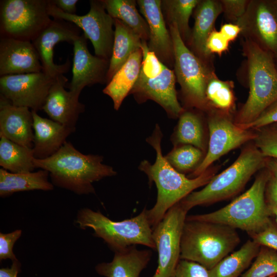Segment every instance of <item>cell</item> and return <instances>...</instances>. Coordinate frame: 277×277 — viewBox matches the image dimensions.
<instances>
[{
	"label": "cell",
	"instance_id": "obj_1",
	"mask_svg": "<svg viewBox=\"0 0 277 277\" xmlns=\"http://www.w3.org/2000/svg\"><path fill=\"white\" fill-rule=\"evenodd\" d=\"M241 45L245 60L237 71V78L249 91L234 123L243 128L277 100V67L273 57L253 42L242 37Z\"/></svg>",
	"mask_w": 277,
	"mask_h": 277
},
{
	"label": "cell",
	"instance_id": "obj_2",
	"mask_svg": "<svg viewBox=\"0 0 277 277\" xmlns=\"http://www.w3.org/2000/svg\"><path fill=\"white\" fill-rule=\"evenodd\" d=\"M163 133L160 126L156 124L152 133L146 141L156 152L153 164L143 160L138 169L145 173L149 184L156 185L157 195L156 203L147 209L148 218L153 228L163 219L167 211L180 202L195 189L206 185L213 177V171L207 170L199 176L190 179L176 170L162 154L161 142Z\"/></svg>",
	"mask_w": 277,
	"mask_h": 277
},
{
	"label": "cell",
	"instance_id": "obj_3",
	"mask_svg": "<svg viewBox=\"0 0 277 277\" xmlns=\"http://www.w3.org/2000/svg\"><path fill=\"white\" fill-rule=\"evenodd\" d=\"M103 162V156L83 154L67 141L51 156L33 160L35 168L49 172L53 184L78 194L94 193V182L116 174Z\"/></svg>",
	"mask_w": 277,
	"mask_h": 277
},
{
	"label": "cell",
	"instance_id": "obj_4",
	"mask_svg": "<svg viewBox=\"0 0 277 277\" xmlns=\"http://www.w3.org/2000/svg\"><path fill=\"white\" fill-rule=\"evenodd\" d=\"M240 242L239 235L234 228L186 219L181 236L180 259L200 264L209 270Z\"/></svg>",
	"mask_w": 277,
	"mask_h": 277
},
{
	"label": "cell",
	"instance_id": "obj_5",
	"mask_svg": "<svg viewBox=\"0 0 277 277\" xmlns=\"http://www.w3.org/2000/svg\"><path fill=\"white\" fill-rule=\"evenodd\" d=\"M271 176L261 173L251 187L224 207L208 213L186 216V220L224 224L246 231L249 235L264 229L271 222V211L265 200L266 185Z\"/></svg>",
	"mask_w": 277,
	"mask_h": 277
},
{
	"label": "cell",
	"instance_id": "obj_6",
	"mask_svg": "<svg viewBox=\"0 0 277 277\" xmlns=\"http://www.w3.org/2000/svg\"><path fill=\"white\" fill-rule=\"evenodd\" d=\"M265 159L256 146L245 148L231 165L214 176L204 188L192 192L180 203L189 211L196 206L209 205L231 197L266 165Z\"/></svg>",
	"mask_w": 277,
	"mask_h": 277
},
{
	"label": "cell",
	"instance_id": "obj_7",
	"mask_svg": "<svg viewBox=\"0 0 277 277\" xmlns=\"http://www.w3.org/2000/svg\"><path fill=\"white\" fill-rule=\"evenodd\" d=\"M76 223L83 229H92L114 252L136 245L156 249L146 208L136 216L121 221H112L100 211L85 208L78 212Z\"/></svg>",
	"mask_w": 277,
	"mask_h": 277
},
{
	"label": "cell",
	"instance_id": "obj_8",
	"mask_svg": "<svg viewBox=\"0 0 277 277\" xmlns=\"http://www.w3.org/2000/svg\"><path fill=\"white\" fill-rule=\"evenodd\" d=\"M143 60L138 78L131 91L138 103L148 100L160 105L172 118L179 117L184 110L180 105L175 89L173 70L150 51L147 43L142 42Z\"/></svg>",
	"mask_w": 277,
	"mask_h": 277
},
{
	"label": "cell",
	"instance_id": "obj_9",
	"mask_svg": "<svg viewBox=\"0 0 277 277\" xmlns=\"http://www.w3.org/2000/svg\"><path fill=\"white\" fill-rule=\"evenodd\" d=\"M174 48V73L186 106L207 112L205 90L208 80L215 72L196 56L181 38L175 24H169Z\"/></svg>",
	"mask_w": 277,
	"mask_h": 277
},
{
	"label": "cell",
	"instance_id": "obj_10",
	"mask_svg": "<svg viewBox=\"0 0 277 277\" xmlns=\"http://www.w3.org/2000/svg\"><path fill=\"white\" fill-rule=\"evenodd\" d=\"M49 0L0 1L1 37L32 42L52 19Z\"/></svg>",
	"mask_w": 277,
	"mask_h": 277
},
{
	"label": "cell",
	"instance_id": "obj_11",
	"mask_svg": "<svg viewBox=\"0 0 277 277\" xmlns=\"http://www.w3.org/2000/svg\"><path fill=\"white\" fill-rule=\"evenodd\" d=\"M90 6L87 14L79 15L63 12L49 0L48 12L53 18L62 19L77 26L91 42L95 55L110 60L114 43V19L101 1H90Z\"/></svg>",
	"mask_w": 277,
	"mask_h": 277
},
{
	"label": "cell",
	"instance_id": "obj_12",
	"mask_svg": "<svg viewBox=\"0 0 277 277\" xmlns=\"http://www.w3.org/2000/svg\"><path fill=\"white\" fill-rule=\"evenodd\" d=\"M187 210L180 202L171 207L152 228L158 252L157 267L152 277H171L181 260V241Z\"/></svg>",
	"mask_w": 277,
	"mask_h": 277
},
{
	"label": "cell",
	"instance_id": "obj_13",
	"mask_svg": "<svg viewBox=\"0 0 277 277\" xmlns=\"http://www.w3.org/2000/svg\"><path fill=\"white\" fill-rule=\"evenodd\" d=\"M208 113L209 142L207 152L196 169L189 175L196 177L220 157L245 143L254 140L256 134L233 122L229 114L211 109Z\"/></svg>",
	"mask_w": 277,
	"mask_h": 277
},
{
	"label": "cell",
	"instance_id": "obj_14",
	"mask_svg": "<svg viewBox=\"0 0 277 277\" xmlns=\"http://www.w3.org/2000/svg\"><path fill=\"white\" fill-rule=\"evenodd\" d=\"M235 24L240 36L270 53L277 64V0H250L244 15Z\"/></svg>",
	"mask_w": 277,
	"mask_h": 277
},
{
	"label": "cell",
	"instance_id": "obj_15",
	"mask_svg": "<svg viewBox=\"0 0 277 277\" xmlns=\"http://www.w3.org/2000/svg\"><path fill=\"white\" fill-rule=\"evenodd\" d=\"M55 80L43 72L2 76L0 94L15 106L37 112L42 109Z\"/></svg>",
	"mask_w": 277,
	"mask_h": 277
},
{
	"label": "cell",
	"instance_id": "obj_16",
	"mask_svg": "<svg viewBox=\"0 0 277 277\" xmlns=\"http://www.w3.org/2000/svg\"><path fill=\"white\" fill-rule=\"evenodd\" d=\"M81 35V29L74 24L62 19H52L32 42L38 54L42 72L54 80L64 76L70 68V62L67 60L64 64H55L53 62L54 47L61 42L73 44Z\"/></svg>",
	"mask_w": 277,
	"mask_h": 277
},
{
	"label": "cell",
	"instance_id": "obj_17",
	"mask_svg": "<svg viewBox=\"0 0 277 277\" xmlns=\"http://www.w3.org/2000/svg\"><path fill=\"white\" fill-rule=\"evenodd\" d=\"M87 39L82 34L73 43L72 76L68 87L80 94L86 86L107 84L109 60L92 55L87 48Z\"/></svg>",
	"mask_w": 277,
	"mask_h": 277
},
{
	"label": "cell",
	"instance_id": "obj_18",
	"mask_svg": "<svg viewBox=\"0 0 277 277\" xmlns=\"http://www.w3.org/2000/svg\"><path fill=\"white\" fill-rule=\"evenodd\" d=\"M136 3L148 25L149 38L147 46L149 50L168 67H173V44L169 30H167L166 26L162 1L138 0Z\"/></svg>",
	"mask_w": 277,
	"mask_h": 277
},
{
	"label": "cell",
	"instance_id": "obj_19",
	"mask_svg": "<svg viewBox=\"0 0 277 277\" xmlns=\"http://www.w3.org/2000/svg\"><path fill=\"white\" fill-rule=\"evenodd\" d=\"M222 13L220 0H200L193 12L194 25L186 45L196 56L213 69H215L214 56L207 50L206 43L210 34L215 29L216 20Z\"/></svg>",
	"mask_w": 277,
	"mask_h": 277
},
{
	"label": "cell",
	"instance_id": "obj_20",
	"mask_svg": "<svg viewBox=\"0 0 277 277\" xmlns=\"http://www.w3.org/2000/svg\"><path fill=\"white\" fill-rule=\"evenodd\" d=\"M41 72L42 66L32 42L1 37V76Z\"/></svg>",
	"mask_w": 277,
	"mask_h": 277
},
{
	"label": "cell",
	"instance_id": "obj_21",
	"mask_svg": "<svg viewBox=\"0 0 277 277\" xmlns=\"http://www.w3.org/2000/svg\"><path fill=\"white\" fill-rule=\"evenodd\" d=\"M68 79L64 76L56 79L46 97L42 110L50 118L65 126L76 129L80 114L85 106L79 101L80 94L67 91Z\"/></svg>",
	"mask_w": 277,
	"mask_h": 277
},
{
	"label": "cell",
	"instance_id": "obj_22",
	"mask_svg": "<svg viewBox=\"0 0 277 277\" xmlns=\"http://www.w3.org/2000/svg\"><path fill=\"white\" fill-rule=\"evenodd\" d=\"M33 118L26 107L16 106L0 94V136L33 148Z\"/></svg>",
	"mask_w": 277,
	"mask_h": 277
},
{
	"label": "cell",
	"instance_id": "obj_23",
	"mask_svg": "<svg viewBox=\"0 0 277 277\" xmlns=\"http://www.w3.org/2000/svg\"><path fill=\"white\" fill-rule=\"evenodd\" d=\"M31 111L33 118L34 156L36 159H44L55 153L76 129L43 117L36 111Z\"/></svg>",
	"mask_w": 277,
	"mask_h": 277
},
{
	"label": "cell",
	"instance_id": "obj_24",
	"mask_svg": "<svg viewBox=\"0 0 277 277\" xmlns=\"http://www.w3.org/2000/svg\"><path fill=\"white\" fill-rule=\"evenodd\" d=\"M152 252L135 246L115 252L112 261L98 264L96 272L106 277H139L149 263Z\"/></svg>",
	"mask_w": 277,
	"mask_h": 277
},
{
	"label": "cell",
	"instance_id": "obj_25",
	"mask_svg": "<svg viewBox=\"0 0 277 277\" xmlns=\"http://www.w3.org/2000/svg\"><path fill=\"white\" fill-rule=\"evenodd\" d=\"M142 60L143 51L141 48L130 56L103 89V93L112 100L115 110L120 109L134 87L140 74Z\"/></svg>",
	"mask_w": 277,
	"mask_h": 277
},
{
	"label": "cell",
	"instance_id": "obj_26",
	"mask_svg": "<svg viewBox=\"0 0 277 277\" xmlns=\"http://www.w3.org/2000/svg\"><path fill=\"white\" fill-rule=\"evenodd\" d=\"M49 176V172L44 169L12 173L1 168L0 196L7 197L15 192L33 190H51L53 185L48 181Z\"/></svg>",
	"mask_w": 277,
	"mask_h": 277
},
{
	"label": "cell",
	"instance_id": "obj_27",
	"mask_svg": "<svg viewBox=\"0 0 277 277\" xmlns=\"http://www.w3.org/2000/svg\"><path fill=\"white\" fill-rule=\"evenodd\" d=\"M114 43L107 75V84L130 56L141 49L142 45L141 38L122 21L114 19Z\"/></svg>",
	"mask_w": 277,
	"mask_h": 277
},
{
	"label": "cell",
	"instance_id": "obj_28",
	"mask_svg": "<svg viewBox=\"0 0 277 277\" xmlns=\"http://www.w3.org/2000/svg\"><path fill=\"white\" fill-rule=\"evenodd\" d=\"M260 245L252 240L247 241L237 251L222 260L209 270L210 277H239L255 258Z\"/></svg>",
	"mask_w": 277,
	"mask_h": 277
},
{
	"label": "cell",
	"instance_id": "obj_29",
	"mask_svg": "<svg viewBox=\"0 0 277 277\" xmlns=\"http://www.w3.org/2000/svg\"><path fill=\"white\" fill-rule=\"evenodd\" d=\"M107 13L130 28L143 41L147 42L149 30L146 20L138 13L133 0H102Z\"/></svg>",
	"mask_w": 277,
	"mask_h": 277
},
{
	"label": "cell",
	"instance_id": "obj_30",
	"mask_svg": "<svg viewBox=\"0 0 277 277\" xmlns=\"http://www.w3.org/2000/svg\"><path fill=\"white\" fill-rule=\"evenodd\" d=\"M179 120L171 136L174 146L190 145L202 150L205 148L204 129L201 115L194 111L185 110Z\"/></svg>",
	"mask_w": 277,
	"mask_h": 277
},
{
	"label": "cell",
	"instance_id": "obj_31",
	"mask_svg": "<svg viewBox=\"0 0 277 277\" xmlns=\"http://www.w3.org/2000/svg\"><path fill=\"white\" fill-rule=\"evenodd\" d=\"M32 148L16 144L0 136V166L12 173L33 171L35 168Z\"/></svg>",
	"mask_w": 277,
	"mask_h": 277
},
{
	"label": "cell",
	"instance_id": "obj_32",
	"mask_svg": "<svg viewBox=\"0 0 277 277\" xmlns=\"http://www.w3.org/2000/svg\"><path fill=\"white\" fill-rule=\"evenodd\" d=\"M200 0H164L162 9L168 25L175 24L184 43L190 39L191 29L189 25L190 16Z\"/></svg>",
	"mask_w": 277,
	"mask_h": 277
},
{
	"label": "cell",
	"instance_id": "obj_33",
	"mask_svg": "<svg viewBox=\"0 0 277 277\" xmlns=\"http://www.w3.org/2000/svg\"><path fill=\"white\" fill-rule=\"evenodd\" d=\"M205 95L209 110L214 109L229 114L235 105L234 82L222 80L213 72L208 80Z\"/></svg>",
	"mask_w": 277,
	"mask_h": 277
},
{
	"label": "cell",
	"instance_id": "obj_34",
	"mask_svg": "<svg viewBox=\"0 0 277 277\" xmlns=\"http://www.w3.org/2000/svg\"><path fill=\"white\" fill-rule=\"evenodd\" d=\"M164 156L179 172L192 173L203 160V151L192 145H180L174 146Z\"/></svg>",
	"mask_w": 277,
	"mask_h": 277
},
{
	"label": "cell",
	"instance_id": "obj_35",
	"mask_svg": "<svg viewBox=\"0 0 277 277\" xmlns=\"http://www.w3.org/2000/svg\"><path fill=\"white\" fill-rule=\"evenodd\" d=\"M277 274V253L266 247L260 248L255 261L240 277H269Z\"/></svg>",
	"mask_w": 277,
	"mask_h": 277
},
{
	"label": "cell",
	"instance_id": "obj_36",
	"mask_svg": "<svg viewBox=\"0 0 277 277\" xmlns=\"http://www.w3.org/2000/svg\"><path fill=\"white\" fill-rule=\"evenodd\" d=\"M255 146L265 157L277 159V132L263 130L256 134Z\"/></svg>",
	"mask_w": 277,
	"mask_h": 277
},
{
	"label": "cell",
	"instance_id": "obj_37",
	"mask_svg": "<svg viewBox=\"0 0 277 277\" xmlns=\"http://www.w3.org/2000/svg\"><path fill=\"white\" fill-rule=\"evenodd\" d=\"M226 20L236 23L245 13L250 0H220Z\"/></svg>",
	"mask_w": 277,
	"mask_h": 277
},
{
	"label": "cell",
	"instance_id": "obj_38",
	"mask_svg": "<svg viewBox=\"0 0 277 277\" xmlns=\"http://www.w3.org/2000/svg\"><path fill=\"white\" fill-rule=\"evenodd\" d=\"M171 277H210L209 270L197 263L181 259Z\"/></svg>",
	"mask_w": 277,
	"mask_h": 277
},
{
	"label": "cell",
	"instance_id": "obj_39",
	"mask_svg": "<svg viewBox=\"0 0 277 277\" xmlns=\"http://www.w3.org/2000/svg\"><path fill=\"white\" fill-rule=\"evenodd\" d=\"M22 234L21 230H16L8 233H0V260L10 259L17 261L13 252V247Z\"/></svg>",
	"mask_w": 277,
	"mask_h": 277
},
{
	"label": "cell",
	"instance_id": "obj_40",
	"mask_svg": "<svg viewBox=\"0 0 277 277\" xmlns=\"http://www.w3.org/2000/svg\"><path fill=\"white\" fill-rule=\"evenodd\" d=\"M250 236L260 246L277 250V227L271 222L262 230Z\"/></svg>",
	"mask_w": 277,
	"mask_h": 277
},
{
	"label": "cell",
	"instance_id": "obj_41",
	"mask_svg": "<svg viewBox=\"0 0 277 277\" xmlns=\"http://www.w3.org/2000/svg\"><path fill=\"white\" fill-rule=\"evenodd\" d=\"M230 42L220 31L214 29L210 34L206 43V48L211 54L221 56L229 50Z\"/></svg>",
	"mask_w": 277,
	"mask_h": 277
},
{
	"label": "cell",
	"instance_id": "obj_42",
	"mask_svg": "<svg viewBox=\"0 0 277 277\" xmlns=\"http://www.w3.org/2000/svg\"><path fill=\"white\" fill-rule=\"evenodd\" d=\"M277 123V100L267 107L253 122L244 127L243 129L261 128Z\"/></svg>",
	"mask_w": 277,
	"mask_h": 277
},
{
	"label": "cell",
	"instance_id": "obj_43",
	"mask_svg": "<svg viewBox=\"0 0 277 277\" xmlns=\"http://www.w3.org/2000/svg\"><path fill=\"white\" fill-rule=\"evenodd\" d=\"M220 31L229 42H233L241 34L240 27L235 23H226L222 25Z\"/></svg>",
	"mask_w": 277,
	"mask_h": 277
},
{
	"label": "cell",
	"instance_id": "obj_44",
	"mask_svg": "<svg viewBox=\"0 0 277 277\" xmlns=\"http://www.w3.org/2000/svg\"><path fill=\"white\" fill-rule=\"evenodd\" d=\"M51 2L63 12L75 14L77 0H51Z\"/></svg>",
	"mask_w": 277,
	"mask_h": 277
},
{
	"label": "cell",
	"instance_id": "obj_45",
	"mask_svg": "<svg viewBox=\"0 0 277 277\" xmlns=\"http://www.w3.org/2000/svg\"><path fill=\"white\" fill-rule=\"evenodd\" d=\"M267 184V195L269 201L268 206L277 207V179L271 175Z\"/></svg>",
	"mask_w": 277,
	"mask_h": 277
},
{
	"label": "cell",
	"instance_id": "obj_46",
	"mask_svg": "<svg viewBox=\"0 0 277 277\" xmlns=\"http://www.w3.org/2000/svg\"><path fill=\"white\" fill-rule=\"evenodd\" d=\"M20 270L19 262L15 261L10 268H2L0 269V277H17Z\"/></svg>",
	"mask_w": 277,
	"mask_h": 277
},
{
	"label": "cell",
	"instance_id": "obj_47",
	"mask_svg": "<svg viewBox=\"0 0 277 277\" xmlns=\"http://www.w3.org/2000/svg\"><path fill=\"white\" fill-rule=\"evenodd\" d=\"M266 165L271 175L277 179V159L271 158L266 162Z\"/></svg>",
	"mask_w": 277,
	"mask_h": 277
},
{
	"label": "cell",
	"instance_id": "obj_48",
	"mask_svg": "<svg viewBox=\"0 0 277 277\" xmlns=\"http://www.w3.org/2000/svg\"><path fill=\"white\" fill-rule=\"evenodd\" d=\"M272 213H274L276 215V221L277 223V207H269Z\"/></svg>",
	"mask_w": 277,
	"mask_h": 277
},
{
	"label": "cell",
	"instance_id": "obj_49",
	"mask_svg": "<svg viewBox=\"0 0 277 277\" xmlns=\"http://www.w3.org/2000/svg\"><path fill=\"white\" fill-rule=\"evenodd\" d=\"M273 130H274L275 131L277 132V123H275Z\"/></svg>",
	"mask_w": 277,
	"mask_h": 277
},
{
	"label": "cell",
	"instance_id": "obj_50",
	"mask_svg": "<svg viewBox=\"0 0 277 277\" xmlns=\"http://www.w3.org/2000/svg\"><path fill=\"white\" fill-rule=\"evenodd\" d=\"M275 275H276V274H275ZM274 276H275V275H271V276H269V277H274Z\"/></svg>",
	"mask_w": 277,
	"mask_h": 277
},
{
	"label": "cell",
	"instance_id": "obj_51",
	"mask_svg": "<svg viewBox=\"0 0 277 277\" xmlns=\"http://www.w3.org/2000/svg\"><path fill=\"white\" fill-rule=\"evenodd\" d=\"M276 64V67H277V64Z\"/></svg>",
	"mask_w": 277,
	"mask_h": 277
}]
</instances>
